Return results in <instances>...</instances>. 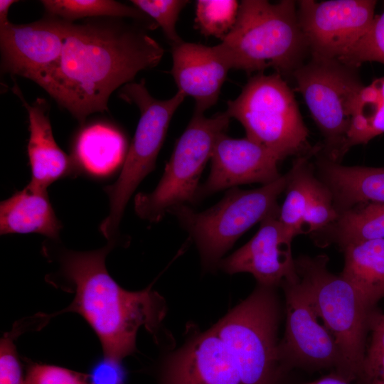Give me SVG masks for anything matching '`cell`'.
I'll list each match as a JSON object with an SVG mask.
<instances>
[{
  "instance_id": "32",
  "label": "cell",
  "mask_w": 384,
  "mask_h": 384,
  "mask_svg": "<svg viewBox=\"0 0 384 384\" xmlns=\"http://www.w3.org/2000/svg\"><path fill=\"white\" fill-rule=\"evenodd\" d=\"M87 375L91 384H126V373L121 361L105 357L93 366Z\"/></svg>"
},
{
  "instance_id": "29",
  "label": "cell",
  "mask_w": 384,
  "mask_h": 384,
  "mask_svg": "<svg viewBox=\"0 0 384 384\" xmlns=\"http://www.w3.org/2000/svg\"><path fill=\"white\" fill-rule=\"evenodd\" d=\"M138 9L154 20L172 47L183 42L176 26L182 9L189 3L185 0H132Z\"/></svg>"
},
{
  "instance_id": "31",
  "label": "cell",
  "mask_w": 384,
  "mask_h": 384,
  "mask_svg": "<svg viewBox=\"0 0 384 384\" xmlns=\"http://www.w3.org/2000/svg\"><path fill=\"white\" fill-rule=\"evenodd\" d=\"M0 384H25L11 334L5 335L1 340Z\"/></svg>"
},
{
  "instance_id": "10",
  "label": "cell",
  "mask_w": 384,
  "mask_h": 384,
  "mask_svg": "<svg viewBox=\"0 0 384 384\" xmlns=\"http://www.w3.org/2000/svg\"><path fill=\"white\" fill-rule=\"evenodd\" d=\"M292 76L324 136L326 157L336 161L343 156L353 104L364 86L358 68L338 59L311 57Z\"/></svg>"
},
{
  "instance_id": "33",
  "label": "cell",
  "mask_w": 384,
  "mask_h": 384,
  "mask_svg": "<svg viewBox=\"0 0 384 384\" xmlns=\"http://www.w3.org/2000/svg\"><path fill=\"white\" fill-rule=\"evenodd\" d=\"M372 338L363 365L361 377L364 378L384 353V314L371 321Z\"/></svg>"
},
{
  "instance_id": "9",
  "label": "cell",
  "mask_w": 384,
  "mask_h": 384,
  "mask_svg": "<svg viewBox=\"0 0 384 384\" xmlns=\"http://www.w3.org/2000/svg\"><path fill=\"white\" fill-rule=\"evenodd\" d=\"M230 119L225 112L210 117L193 112L156 187L151 193L135 196L134 210L139 218L157 223L174 208L198 202L201 173L217 139L226 133Z\"/></svg>"
},
{
  "instance_id": "18",
  "label": "cell",
  "mask_w": 384,
  "mask_h": 384,
  "mask_svg": "<svg viewBox=\"0 0 384 384\" xmlns=\"http://www.w3.org/2000/svg\"><path fill=\"white\" fill-rule=\"evenodd\" d=\"M317 167L338 213L361 203H384V168L346 166L326 156Z\"/></svg>"
},
{
  "instance_id": "6",
  "label": "cell",
  "mask_w": 384,
  "mask_h": 384,
  "mask_svg": "<svg viewBox=\"0 0 384 384\" xmlns=\"http://www.w3.org/2000/svg\"><path fill=\"white\" fill-rule=\"evenodd\" d=\"M225 112L241 123L246 137L279 161L309 148V132L294 93L277 73L250 78L240 95L227 102Z\"/></svg>"
},
{
  "instance_id": "4",
  "label": "cell",
  "mask_w": 384,
  "mask_h": 384,
  "mask_svg": "<svg viewBox=\"0 0 384 384\" xmlns=\"http://www.w3.org/2000/svg\"><path fill=\"white\" fill-rule=\"evenodd\" d=\"M328 261L324 255L302 256L295 260V267L337 345V375L350 382L362 375L371 307L341 274L329 271Z\"/></svg>"
},
{
  "instance_id": "11",
  "label": "cell",
  "mask_w": 384,
  "mask_h": 384,
  "mask_svg": "<svg viewBox=\"0 0 384 384\" xmlns=\"http://www.w3.org/2000/svg\"><path fill=\"white\" fill-rule=\"evenodd\" d=\"M300 28L311 57L339 60L366 34L375 18L374 0H302Z\"/></svg>"
},
{
  "instance_id": "12",
  "label": "cell",
  "mask_w": 384,
  "mask_h": 384,
  "mask_svg": "<svg viewBox=\"0 0 384 384\" xmlns=\"http://www.w3.org/2000/svg\"><path fill=\"white\" fill-rule=\"evenodd\" d=\"M281 287L285 297L286 327L279 353L284 370L294 366L336 368L339 363L337 345L320 322L306 286L297 276Z\"/></svg>"
},
{
  "instance_id": "23",
  "label": "cell",
  "mask_w": 384,
  "mask_h": 384,
  "mask_svg": "<svg viewBox=\"0 0 384 384\" xmlns=\"http://www.w3.org/2000/svg\"><path fill=\"white\" fill-rule=\"evenodd\" d=\"M384 133V76L364 85L353 107L343 155L353 146L366 144Z\"/></svg>"
},
{
  "instance_id": "20",
  "label": "cell",
  "mask_w": 384,
  "mask_h": 384,
  "mask_svg": "<svg viewBox=\"0 0 384 384\" xmlns=\"http://www.w3.org/2000/svg\"><path fill=\"white\" fill-rule=\"evenodd\" d=\"M125 149V139L119 131L97 123L80 132L72 158L77 170L93 177H105L124 162Z\"/></svg>"
},
{
  "instance_id": "27",
  "label": "cell",
  "mask_w": 384,
  "mask_h": 384,
  "mask_svg": "<svg viewBox=\"0 0 384 384\" xmlns=\"http://www.w3.org/2000/svg\"><path fill=\"white\" fill-rule=\"evenodd\" d=\"M339 60L356 68L365 62L384 64V11L375 16L366 34Z\"/></svg>"
},
{
  "instance_id": "25",
  "label": "cell",
  "mask_w": 384,
  "mask_h": 384,
  "mask_svg": "<svg viewBox=\"0 0 384 384\" xmlns=\"http://www.w3.org/2000/svg\"><path fill=\"white\" fill-rule=\"evenodd\" d=\"M41 3L49 14L70 22L100 16L149 20L147 15L135 6L113 0H43Z\"/></svg>"
},
{
  "instance_id": "26",
  "label": "cell",
  "mask_w": 384,
  "mask_h": 384,
  "mask_svg": "<svg viewBox=\"0 0 384 384\" xmlns=\"http://www.w3.org/2000/svg\"><path fill=\"white\" fill-rule=\"evenodd\" d=\"M240 4L235 0H198L196 4L195 23L205 36L221 41L233 28Z\"/></svg>"
},
{
  "instance_id": "1",
  "label": "cell",
  "mask_w": 384,
  "mask_h": 384,
  "mask_svg": "<svg viewBox=\"0 0 384 384\" xmlns=\"http://www.w3.org/2000/svg\"><path fill=\"white\" fill-rule=\"evenodd\" d=\"M164 50L142 28L116 21H69L58 61L33 82L79 122L107 110L112 93L156 66Z\"/></svg>"
},
{
  "instance_id": "13",
  "label": "cell",
  "mask_w": 384,
  "mask_h": 384,
  "mask_svg": "<svg viewBox=\"0 0 384 384\" xmlns=\"http://www.w3.org/2000/svg\"><path fill=\"white\" fill-rule=\"evenodd\" d=\"M68 22L58 17L28 24L0 23L3 70L34 81L61 56Z\"/></svg>"
},
{
  "instance_id": "36",
  "label": "cell",
  "mask_w": 384,
  "mask_h": 384,
  "mask_svg": "<svg viewBox=\"0 0 384 384\" xmlns=\"http://www.w3.org/2000/svg\"><path fill=\"white\" fill-rule=\"evenodd\" d=\"M307 384H349V382L336 375L324 377Z\"/></svg>"
},
{
  "instance_id": "3",
  "label": "cell",
  "mask_w": 384,
  "mask_h": 384,
  "mask_svg": "<svg viewBox=\"0 0 384 384\" xmlns=\"http://www.w3.org/2000/svg\"><path fill=\"white\" fill-rule=\"evenodd\" d=\"M296 5L242 1L233 28L216 46L230 68L259 73L272 68L283 78L292 76L310 53Z\"/></svg>"
},
{
  "instance_id": "8",
  "label": "cell",
  "mask_w": 384,
  "mask_h": 384,
  "mask_svg": "<svg viewBox=\"0 0 384 384\" xmlns=\"http://www.w3.org/2000/svg\"><path fill=\"white\" fill-rule=\"evenodd\" d=\"M275 288L258 284L213 326L238 361L245 384H280L277 341L279 306Z\"/></svg>"
},
{
  "instance_id": "15",
  "label": "cell",
  "mask_w": 384,
  "mask_h": 384,
  "mask_svg": "<svg viewBox=\"0 0 384 384\" xmlns=\"http://www.w3.org/2000/svg\"><path fill=\"white\" fill-rule=\"evenodd\" d=\"M210 160V172L207 180L200 185L198 201L241 184H268L282 176L277 167L279 160L247 137L235 139L222 134L215 144Z\"/></svg>"
},
{
  "instance_id": "34",
  "label": "cell",
  "mask_w": 384,
  "mask_h": 384,
  "mask_svg": "<svg viewBox=\"0 0 384 384\" xmlns=\"http://www.w3.org/2000/svg\"><path fill=\"white\" fill-rule=\"evenodd\" d=\"M364 379L368 384H384V353Z\"/></svg>"
},
{
  "instance_id": "7",
  "label": "cell",
  "mask_w": 384,
  "mask_h": 384,
  "mask_svg": "<svg viewBox=\"0 0 384 384\" xmlns=\"http://www.w3.org/2000/svg\"><path fill=\"white\" fill-rule=\"evenodd\" d=\"M119 96L137 106L140 118L117 179L104 188L110 211L100 229L108 242L117 241L126 205L142 181L155 169L170 122L186 97L177 91L169 99H156L149 92L144 80L124 85Z\"/></svg>"
},
{
  "instance_id": "17",
  "label": "cell",
  "mask_w": 384,
  "mask_h": 384,
  "mask_svg": "<svg viewBox=\"0 0 384 384\" xmlns=\"http://www.w3.org/2000/svg\"><path fill=\"white\" fill-rule=\"evenodd\" d=\"M12 90L28 114L30 136L27 151L31 171L29 183L47 188L57 180L76 173L73 158L58 146L54 139L46 100L38 98L30 105L16 84Z\"/></svg>"
},
{
  "instance_id": "28",
  "label": "cell",
  "mask_w": 384,
  "mask_h": 384,
  "mask_svg": "<svg viewBox=\"0 0 384 384\" xmlns=\"http://www.w3.org/2000/svg\"><path fill=\"white\" fill-rule=\"evenodd\" d=\"M338 215L330 191L318 180L302 220L300 234L319 233L334 223Z\"/></svg>"
},
{
  "instance_id": "30",
  "label": "cell",
  "mask_w": 384,
  "mask_h": 384,
  "mask_svg": "<svg viewBox=\"0 0 384 384\" xmlns=\"http://www.w3.org/2000/svg\"><path fill=\"white\" fill-rule=\"evenodd\" d=\"M25 384H91L87 374L60 366L32 363L28 365Z\"/></svg>"
},
{
  "instance_id": "35",
  "label": "cell",
  "mask_w": 384,
  "mask_h": 384,
  "mask_svg": "<svg viewBox=\"0 0 384 384\" xmlns=\"http://www.w3.org/2000/svg\"><path fill=\"white\" fill-rule=\"evenodd\" d=\"M16 2L14 0H1L0 1V23L9 21L8 15L11 6Z\"/></svg>"
},
{
  "instance_id": "21",
  "label": "cell",
  "mask_w": 384,
  "mask_h": 384,
  "mask_svg": "<svg viewBox=\"0 0 384 384\" xmlns=\"http://www.w3.org/2000/svg\"><path fill=\"white\" fill-rule=\"evenodd\" d=\"M342 249L344 267L341 275L372 308L384 297V240L354 242Z\"/></svg>"
},
{
  "instance_id": "19",
  "label": "cell",
  "mask_w": 384,
  "mask_h": 384,
  "mask_svg": "<svg viewBox=\"0 0 384 384\" xmlns=\"http://www.w3.org/2000/svg\"><path fill=\"white\" fill-rule=\"evenodd\" d=\"M62 223L50 203L47 188L28 183L0 204V233H38L58 240Z\"/></svg>"
},
{
  "instance_id": "22",
  "label": "cell",
  "mask_w": 384,
  "mask_h": 384,
  "mask_svg": "<svg viewBox=\"0 0 384 384\" xmlns=\"http://www.w3.org/2000/svg\"><path fill=\"white\" fill-rule=\"evenodd\" d=\"M319 233L325 237L320 243L335 242L341 248L354 242L384 240V203H366L344 210L334 223Z\"/></svg>"
},
{
  "instance_id": "14",
  "label": "cell",
  "mask_w": 384,
  "mask_h": 384,
  "mask_svg": "<svg viewBox=\"0 0 384 384\" xmlns=\"http://www.w3.org/2000/svg\"><path fill=\"white\" fill-rule=\"evenodd\" d=\"M279 213L262 220L256 234L242 247L223 258L218 268L230 274L250 273L258 284L274 288L296 278L298 274L291 249L293 238L279 221Z\"/></svg>"
},
{
  "instance_id": "24",
  "label": "cell",
  "mask_w": 384,
  "mask_h": 384,
  "mask_svg": "<svg viewBox=\"0 0 384 384\" xmlns=\"http://www.w3.org/2000/svg\"><path fill=\"white\" fill-rule=\"evenodd\" d=\"M289 171L286 198L278 218L286 233L293 238L300 234L302 220L318 179L313 174L307 156L297 159Z\"/></svg>"
},
{
  "instance_id": "2",
  "label": "cell",
  "mask_w": 384,
  "mask_h": 384,
  "mask_svg": "<svg viewBox=\"0 0 384 384\" xmlns=\"http://www.w3.org/2000/svg\"><path fill=\"white\" fill-rule=\"evenodd\" d=\"M115 243L87 252L65 250L61 272L73 284L75 298L66 311L80 314L99 338L104 357L122 361L136 348L138 329L156 333L166 306L163 297L151 287L138 292L122 288L110 275L107 255Z\"/></svg>"
},
{
  "instance_id": "16",
  "label": "cell",
  "mask_w": 384,
  "mask_h": 384,
  "mask_svg": "<svg viewBox=\"0 0 384 384\" xmlns=\"http://www.w3.org/2000/svg\"><path fill=\"white\" fill-rule=\"evenodd\" d=\"M172 59L178 91L194 99V112L204 113L217 102L229 64L216 46L183 41L172 47Z\"/></svg>"
},
{
  "instance_id": "5",
  "label": "cell",
  "mask_w": 384,
  "mask_h": 384,
  "mask_svg": "<svg viewBox=\"0 0 384 384\" xmlns=\"http://www.w3.org/2000/svg\"><path fill=\"white\" fill-rule=\"evenodd\" d=\"M290 171L276 181L252 190H228L211 208L197 212L189 206L174 208L181 225L196 243L203 267L215 270L223 256L249 228L279 212L277 199L286 190Z\"/></svg>"
}]
</instances>
